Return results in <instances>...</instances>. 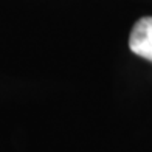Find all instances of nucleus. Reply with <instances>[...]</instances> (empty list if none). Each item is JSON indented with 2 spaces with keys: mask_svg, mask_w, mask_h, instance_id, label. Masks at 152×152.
<instances>
[{
  "mask_svg": "<svg viewBox=\"0 0 152 152\" xmlns=\"http://www.w3.org/2000/svg\"><path fill=\"white\" fill-rule=\"evenodd\" d=\"M129 48L137 56L152 62V17H141L129 36Z\"/></svg>",
  "mask_w": 152,
  "mask_h": 152,
  "instance_id": "obj_1",
  "label": "nucleus"
}]
</instances>
